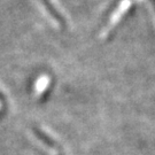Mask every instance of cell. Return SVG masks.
<instances>
[{"instance_id": "3", "label": "cell", "mask_w": 155, "mask_h": 155, "mask_svg": "<svg viewBox=\"0 0 155 155\" xmlns=\"http://www.w3.org/2000/svg\"><path fill=\"white\" fill-rule=\"evenodd\" d=\"M138 2H144L145 5H146V8H147V11L150 13V17H152V21H153V24H154V28H155V8L153 4L150 2V0H137Z\"/></svg>"}, {"instance_id": "5", "label": "cell", "mask_w": 155, "mask_h": 155, "mask_svg": "<svg viewBox=\"0 0 155 155\" xmlns=\"http://www.w3.org/2000/svg\"><path fill=\"white\" fill-rule=\"evenodd\" d=\"M0 109H1V104H0Z\"/></svg>"}, {"instance_id": "1", "label": "cell", "mask_w": 155, "mask_h": 155, "mask_svg": "<svg viewBox=\"0 0 155 155\" xmlns=\"http://www.w3.org/2000/svg\"><path fill=\"white\" fill-rule=\"evenodd\" d=\"M131 5H132V0H121V2H120L118 7L116 8V11L111 14L108 25L104 29V31L101 33L102 38H105L106 36L108 35V32L111 30V28H114L117 23L121 21V18L127 14V12L129 11V8L131 7Z\"/></svg>"}, {"instance_id": "2", "label": "cell", "mask_w": 155, "mask_h": 155, "mask_svg": "<svg viewBox=\"0 0 155 155\" xmlns=\"http://www.w3.org/2000/svg\"><path fill=\"white\" fill-rule=\"evenodd\" d=\"M50 82L51 78L48 77V75H40V77L35 83V94H36V97H39V95L44 93V91L47 89Z\"/></svg>"}, {"instance_id": "4", "label": "cell", "mask_w": 155, "mask_h": 155, "mask_svg": "<svg viewBox=\"0 0 155 155\" xmlns=\"http://www.w3.org/2000/svg\"><path fill=\"white\" fill-rule=\"evenodd\" d=\"M0 91H1V92H4L5 90H4V87H1V86H0Z\"/></svg>"}]
</instances>
